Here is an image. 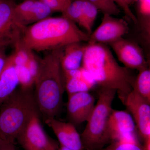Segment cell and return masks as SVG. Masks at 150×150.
Wrapping results in <instances>:
<instances>
[{"mask_svg": "<svg viewBox=\"0 0 150 150\" xmlns=\"http://www.w3.org/2000/svg\"><path fill=\"white\" fill-rule=\"evenodd\" d=\"M81 67L99 88L116 90L122 103L133 90L136 76L132 70L119 64L106 44H87Z\"/></svg>", "mask_w": 150, "mask_h": 150, "instance_id": "cell-1", "label": "cell"}, {"mask_svg": "<svg viewBox=\"0 0 150 150\" xmlns=\"http://www.w3.org/2000/svg\"><path fill=\"white\" fill-rule=\"evenodd\" d=\"M62 50L63 48L49 51L39 59L33 93L39 114L44 121L55 118L63 104L65 86L61 64Z\"/></svg>", "mask_w": 150, "mask_h": 150, "instance_id": "cell-2", "label": "cell"}, {"mask_svg": "<svg viewBox=\"0 0 150 150\" xmlns=\"http://www.w3.org/2000/svg\"><path fill=\"white\" fill-rule=\"evenodd\" d=\"M89 35L64 17L47 18L28 26L21 41L33 51H51L76 42H88Z\"/></svg>", "mask_w": 150, "mask_h": 150, "instance_id": "cell-3", "label": "cell"}, {"mask_svg": "<svg viewBox=\"0 0 150 150\" xmlns=\"http://www.w3.org/2000/svg\"><path fill=\"white\" fill-rule=\"evenodd\" d=\"M37 112L32 88L16 89L0 105V139L14 144L32 115Z\"/></svg>", "mask_w": 150, "mask_h": 150, "instance_id": "cell-4", "label": "cell"}, {"mask_svg": "<svg viewBox=\"0 0 150 150\" xmlns=\"http://www.w3.org/2000/svg\"><path fill=\"white\" fill-rule=\"evenodd\" d=\"M98 93L97 101L84 130L80 134L86 150H100L111 142L108 123L117 91L113 89L99 88Z\"/></svg>", "mask_w": 150, "mask_h": 150, "instance_id": "cell-5", "label": "cell"}, {"mask_svg": "<svg viewBox=\"0 0 150 150\" xmlns=\"http://www.w3.org/2000/svg\"><path fill=\"white\" fill-rule=\"evenodd\" d=\"M16 3L13 0L0 1V45H14L21 37L25 28L17 21L15 15Z\"/></svg>", "mask_w": 150, "mask_h": 150, "instance_id": "cell-6", "label": "cell"}, {"mask_svg": "<svg viewBox=\"0 0 150 150\" xmlns=\"http://www.w3.org/2000/svg\"><path fill=\"white\" fill-rule=\"evenodd\" d=\"M129 24L123 18L109 15H103L101 23L89 35L88 44H108L114 42L127 34Z\"/></svg>", "mask_w": 150, "mask_h": 150, "instance_id": "cell-7", "label": "cell"}, {"mask_svg": "<svg viewBox=\"0 0 150 150\" xmlns=\"http://www.w3.org/2000/svg\"><path fill=\"white\" fill-rule=\"evenodd\" d=\"M109 45L124 67L139 71L149 67L143 50L134 41L121 37Z\"/></svg>", "mask_w": 150, "mask_h": 150, "instance_id": "cell-8", "label": "cell"}, {"mask_svg": "<svg viewBox=\"0 0 150 150\" xmlns=\"http://www.w3.org/2000/svg\"><path fill=\"white\" fill-rule=\"evenodd\" d=\"M123 103L131 113L141 137L144 140L150 138V102L133 90Z\"/></svg>", "mask_w": 150, "mask_h": 150, "instance_id": "cell-9", "label": "cell"}, {"mask_svg": "<svg viewBox=\"0 0 150 150\" xmlns=\"http://www.w3.org/2000/svg\"><path fill=\"white\" fill-rule=\"evenodd\" d=\"M39 117V112H35L17 139L24 150H47L52 142L43 130Z\"/></svg>", "mask_w": 150, "mask_h": 150, "instance_id": "cell-10", "label": "cell"}, {"mask_svg": "<svg viewBox=\"0 0 150 150\" xmlns=\"http://www.w3.org/2000/svg\"><path fill=\"white\" fill-rule=\"evenodd\" d=\"M95 105V99L89 92L68 94L67 114L70 123L78 125L87 122Z\"/></svg>", "mask_w": 150, "mask_h": 150, "instance_id": "cell-11", "label": "cell"}, {"mask_svg": "<svg viewBox=\"0 0 150 150\" xmlns=\"http://www.w3.org/2000/svg\"><path fill=\"white\" fill-rule=\"evenodd\" d=\"M53 12L40 0H25L15 8L16 18L18 24L25 28L50 17Z\"/></svg>", "mask_w": 150, "mask_h": 150, "instance_id": "cell-12", "label": "cell"}, {"mask_svg": "<svg viewBox=\"0 0 150 150\" xmlns=\"http://www.w3.org/2000/svg\"><path fill=\"white\" fill-rule=\"evenodd\" d=\"M44 121L54 132L60 145L73 150H86L80 134L73 123L60 121L55 118H48Z\"/></svg>", "mask_w": 150, "mask_h": 150, "instance_id": "cell-13", "label": "cell"}, {"mask_svg": "<svg viewBox=\"0 0 150 150\" xmlns=\"http://www.w3.org/2000/svg\"><path fill=\"white\" fill-rule=\"evenodd\" d=\"M108 128L111 142L137 134V129L134 119L131 114L125 110L112 109L108 121Z\"/></svg>", "mask_w": 150, "mask_h": 150, "instance_id": "cell-14", "label": "cell"}, {"mask_svg": "<svg viewBox=\"0 0 150 150\" xmlns=\"http://www.w3.org/2000/svg\"><path fill=\"white\" fill-rule=\"evenodd\" d=\"M65 90L68 94L89 92L96 84L91 75L83 67L77 69L63 72Z\"/></svg>", "mask_w": 150, "mask_h": 150, "instance_id": "cell-15", "label": "cell"}, {"mask_svg": "<svg viewBox=\"0 0 150 150\" xmlns=\"http://www.w3.org/2000/svg\"><path fill=\"white\" fill-rule=\"evenodd\" d=\"M86 45L82 42H76L63 48L61 59L62 71L77 69L81 67Z\"/></svg>", "mask_w": 150, "mask_h": 150, "instance_id": "cell-16", "label": "cell"}, {"mask_svg": "<svg viewBox=\"0 0 150 150\" xmlns=\"http://www.w3.org/2000/svg\"><path fill=\"white\" fill-rule=\"evenodd\" d=\"M19 84L15 66L9 56L0 75V105L13 93Z\"/></svg>", "mask_w": 150, "mask_h": 150, "instance_id": "cell-17", "label": "cell"}, {"mask_svg": "<svg viewBox=\"0 0 150 150\" xmlns=\"http://www.w3.org/2000/svg\"><path fill=\"white\" fill-rule=\"evenodd\" d=\"M136 76L133 90L150 102V70L149 67L139 71Z\"/></svg>", "mask_w": 150, "mask_h": 150, "instance_id": "cell-18", "label": "cell"}, {"mask_svg": "<svg viewBox=\"0 0 150 150\" xmlns=\"http://www.w3.org/2000/svg\"><path fill=\"white\" fill-rule=\"evenodd\" d=\"M100 150H144L137 134L112 141L108 146Z\"/></svg>", "mask_w": 150, "mask_h": 150, "instance_id": "cell-19", "label": "cell"}, {"mask_svg": "<svg viewBox=\"0 0 150 150\" xmlns=\"http://www.w3.org/2000/svg\"><path fill=\"white\" fill-rule=\"evenodd\" d=\"M98 10L88 0H83L82 15L79 25L85 30L89 35L92 32L93 27L96 19Z\"/></svg>", "mask_w": 150, "mask_h": 150, "instance_id": "cell-20", "label": "cell"}, {"mask_svg": "<svg viewBox=\"0 0 150 150\" xmlns=\"http://www.w3.org/2000/svg\"><path fill=\"white\" fill-rule=\"evenodd\" d=\"M83 8V0L72 1L63 12L62 16L71 21L76 24H79L81 18Z\"/></svg>", "mask_w": 150, "mask_h": 150, "instance_id": "cell-21", "label": "cell"}, {"mask_svg": "<svg viewBox=\"0 0 150 150\" xmlns=\"http://www.w3.org/2000/svg\"><path fill=\"white\" fill-rule=\"evenodd\" d=\"M96 7L103 15L118 16L121 10L114 0H88Z\"/></svg>", "mask_w": 150, "mask_h": 150, "instance_id": "cell-22", "label": "cell"}, {"mask_svg": "<svg viewBox=\"0 0 150 150\" xmlns=\"http://www.w3.org/2000/svg\"><path fill=\"white\" fill-rule=\"evenodd\" d=\"M15 66L19 84L23 88H32L34 78L26 66Z\"/></svg>", "mask_w": 150, "mask_h": 150, "instance_id": "cell-23", "label": "cell"}, {"mask_svg": "<svg viewBox=\"0 0 150 150\" xmlns=\"http://www.w3.org/2000/svg\"><path fill=\"white\" fill-rule=\"evenodd\" d=\"M45 3L53 12H63L69 6L72 0H40Z\"/></svg>", "mask_w": 150, "mask_h": 150, "instance_id": "cell-24", "label": "cell"}, {"mask_svg": "<svg viewBox=\"0 0 150 150\" xmlns=\"http://www.w3.org/2000/svg\"><path fill=\"white\" fill-rule=\"evenodd\" d=\"M115 4L119 8L123 11L126 16L131 19L135 24L138 23L137 17L131 10L129 4L127 0H114Z\"/></svg>", "mask_w": 150, "mask_h": 150, "instance_id": "cell-25", "label": "cell"}, {"mask_svg": "<svg viewBox=\"0 0 150 150\" xmlns=\"http://www.w3.org/2000/svg\"><path fill=\"white\" fill-rule=\"evenodd\" d=\"M5 46L0 45V75L5 65L8 57L6 54Z\"/></svg>", "mask_w": 150, "mask_h": 150, "instance_id": "cell-26", "label": "cell"}, {"mask_svg": "<svg viewBox=\"0 0 150 150\" xmlns=\"http://www.w3.org/2000/svg\"><path fill=\"white\" fill-rule=\"evenodd\" d=\"M0 150H16L14 144L1 140Z\"/></svg>", "mask_w": 150, "mask_h": 150, "instance_id": "cell-27", "label": "cell"}, {"mask_svg": "<svg viewBox=\"0 0 150 150\" xmlns=\"http://www.w3.org/2000/svg\"><path fill=\"white\" fill-rule=\"evenodd\" d=\"M144 145L142 146L144 150H150V138L144 140Z\"/></svg>", "mask_w": 150, "mask_h": 150, "instance_id": "cell-28", "label": "cell"}, {"mask_svg": "<svg viewBox=\"0 0 150 150\" xmlns=\"http://www.w3.org/2000/svg\"><path fill=\"white\" fill-rule=\"evenodd\" d=\"M58 148V147L56 146L55 143L53 142H52L49 145L47 150H57Z\"/></svg>", "mask_w": 150, "mask_h": 150, "instance_id": "cell-29", "label": "cell"}, {"mask_svg": "<svg viewBox=\"0 0 150 150\" xmlns=\"http://www.w3.org/2000/svg\"><path fill=\"white\" fill-rule=\"evenodd\" d=\"M57 150H73L70 149H69L63 146L60 145V146L58 147V149Z\"/></svg>", "mask_w": 150, "mask_h": 150, "instance_id": "cell-30", "label": "cell"}, {"mask_svg": "<svg viewBox=\"0 0 150 150\" xmlns=\"http://www.w3.org/2000/svg\"><path fill=\"white\" fill-rule=\"evenodd\" d=\"M1 139H0V144H1Z\"/></svg>", "mask_w": 150, "mask_h": 150, "instance_id": "cell-31", "label": "cell"}, {"mask_svg": "<svg viewBox=\"0 0 150 150\" xmlns=\"http://www.w3.org/2000/svg\"><path fill=\"white\" fill-rule=\"evenodd\" d=\"M1 1V0H0V1Z\"/></svg>", "mask_w": 150, "mask_h": 150, "instance_id": "cell-32", "label": "cell"}]
</instances>
